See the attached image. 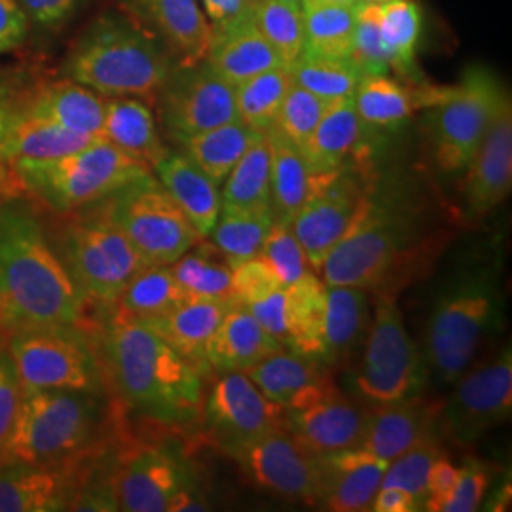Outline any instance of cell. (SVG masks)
<instances>
[{"instance_id":"cell-1","label":"cell","mask_w":512,"mask_h":512,"mask_svg":"<svg viewBox=\"0 0 512 512\" xmlns=\"http://www.w3.org/2000/svg\"><path fill=\"white\" fill-rule=\"evenodd\" d=\"M503 243L488 238L467 245L452 262L431 302L425 329L427 376L452 385L475 363L505 321Z\"/></svg>"},{"instance_id":"cell-2","label":"cell","mask_w":512,"mask_h":512,"mask_svg":"<svg viewBox=\"0 0 512 512\" xmlns=\"http://www.w3.org/2000/svg\"><path fill=\"white\" fill-rule=\"evenodd\" d=\"M84 296L38 220L0 203V330L76 327Z\"/></svg>"},{"instance_id":"cell-3","label":"cell","mask_w":512,"mask_h":512,"mask_svg":"<svg viewBox=\"0 0 512 512\" xmlns=\"http://www.w3.org/2000/svg\"><path fill=\"white\" fill-rule=\"evenodd\" d=\"M103 365L137 414L167 427L200 421L202 374L147 325L112 317L103 334Z\"/></svg>"},{"instance_id":"cell-4","label":"cell","mask_w":512,"mask_h":512,"mask_svg":"<svg viewBox=\"0 0 512 512\" xmlns=\"http://www.w3.org/2000/svg\"><path fill=\"white\" fill-rule=\"evenodd\" d=\"M425 220L408 196L370 188L363 215L319 268L323 283L389 293L423 247Z\"/></svg>"},{"instance_id":"cell-5","label":"cell","mask_w":512,"mask_h":512,"mask_svg":"<svg viewBox=\"0 0 512 512\" xmlns=\"http://www.w3.org/2000/svg\"><path fill=\"white\" fill-rule=\"evenodd\" d=\"M175 59L143 25L122 12H105L74 40L61 73L103 97L154 101Z\"/></svg>"},{"instance_id":"cell-6","label":"cell","mask_w":512,"mask_h":512,"mask_svg":"<svg viewBox=\"0 0 512 512\" xmlns=\"http://www.w3.org/2000/svg\"><path fill=\"white\" fill-rule=\"evenodd\" d=\"M14 169L25 192L57 213H71L103 202L124 186L152 175L148 165L101 137L55 160L14 162Z\"/></svg>"},{"instance_id":"cell-7","label":"cell","mask_w":512,"mask_h":512,"mask_svg":"<svg viewBox=\"0 0 512 512\" xmlns=\"http://www.w3.org/2000/svg\"><path fill=\"white\" fill-rule=\"evenodd\" d=\"M97 425L95 393L21 389L18 416L6 446V461H69L92 444Z\"/></svg>"},{"instance_id":"cell-8","label":"cell","mask_w":512,"mask_h":512,"mask_svg":"<svg viewBox=\"0 0 512 512\" xmlns=\"http://www.w3.org/2000/svg\"><path fill=\"white\" fill-rule=\"evenodd\" d=\"M365 338L363 359L353 376L363 401L374 406L423 393L429 380L425 357L408 334L395 294H376Z\"/></svg>"},{"instance_id":"cell-9","label":"cell","mask_w":512,"mask_h":512,"mask_svg":"<svg viewBox=\"0 0 512 512\" xmlns=\"http://www.w3.org/2000/svg\"><path fill=\"white\" fill-rule=\"evenodd\" d=\"M505 93L494 74L469 67L456 86H446L429 107V141L442 175L458 177L471 162Z\"/></svg>"},{"instance_id":"cell-10","label":"cell","mask_w":512,"mask_h":512,"mask_svg":"<svg viewBox=\"0 0 512 512\" xmlns=\"http://www.w3.org/2000/svg\"><path fill=\"white\" fill-rule=\"evenodd\" d=\"M103 209L145 266H171L202 239L154 175L105 198Z\"/></svg>"},{"instance_id":"cell-11","label":"cell","mask_w":512,"mask_h":512,"mask_svg":"<svg viewBox=\"0 0 512 512\" xmlns=\"http://www.w3.org/2000/svg\"><path fill=\"white\" fill-rule=\"evenodd\" d=\"M61 260L84 298L112 304L129 279L145 268L105 209L74 220L63 230Z\"/></svg>"},{"instance_id":"cell-12","label":"cell","mask_w":512,"mask_h":512,"mask_svg":"<svg viewBox=\"0 0 512 512\" xmlns=\"http://www.w3.org/2000/svg\"><path fill=\"white\" fill-rule=\"evenodd\" d=\"M6 351L23 391L97 393L101 389L99 361L86 338L74 327L14 330Z\"/></svg>"},{"instance_id":"cell-13","label":"cell","mask_w":512,"mask_h":512,"mask_svg":"<svg viewBox=\"0 0 512 512\" xmlns=\"http://www.w3.org/2000/svg\"><path fill=\"white\" fill-rule=\"evenodd\" d=\"M448 401L440 404L442 435L456 444H473L511 418V344L494 359L465 370L454 382Z\"/></svg>"},{"instance_id":"cell-14","label":"cell","mask_w":512,"mask_h":512,"mask_svg":"<svg viewBox=\"0 0 512 512\" xmlns=\"http://www.w3.org/2000/svg\"><path fill=\"white\" fill-rule=\"evenodd\" d=\"M232 459L258 488L306 503H321L325 469L321 454L313 452L287 425H279L249 442Z\"/></svg>"},{"instance_id":"cell-15","label":"cell","mask_w":512,"mask_h":512,"mask_svg":"<svg viewBox=\"0 0 512 512\" xmlns=\"http://www.w3.org/2000/svg\"><path fill=\"white\" fill-rule=\"evenodd\" d=\"M368 194V186L351 165L329 175H313L310 198L291 220V230L313 270H319L351 232L365 211Z\"/></svg>"},{"instance_id":"cell-16","label":"cell","mask_w":512,"mask_h":512,"mask_svg":"<svg viewBox=\"0 0 512 512\" xmlns=\"http://www.w3.org/2000/svg\"><path fill=\"white\" fill-rule=\"evenodd\" d=\"M200 421L211 444L232 458L249 442L285 425V410L266 399L245 372H224L203 397Z\"/></svg>"},{"instance_id":"cell-17","label":"cell","mask_w":512,"mask_h":512,"mask_svg":"<svg viewBox=\"0 0 512 512\" xmlns=\"http://www.w3.org/2000/svg\"><path fill=\"white\" fill-rule=\"evenodd\" d=\"M154 101L165 133L175 143L238 120L234 86L205 61L175 65Z\"/></svg>"},{"instance_id":"cell-18","label":"cell","mask_w":512,"mask_h":512,"mask_svg":"<svg viewBox=\"0 0 512 512\" xmlns=\"http://www.w3.org/2000/svg\"><path fill=\"white\" fill-rule=\"evenodd\" d=\"M118 511L165 512L179 495L200 488L190 463L177 452L148 446L120 459L110 475Z\"/></svg>"},{"instance_id":"cell-19","label":"cell","mask_w":512,"mask_h":512,"mask_svg":"<svg viewBox=\"0 0 512 512\" xmlns=\"http://www.w3.org/2000/svg\"><path fill=\"white\" fill-rule=\"evenodd\" d=\"M465 217L482 219L511 194L512 188V103L503 93L494 118L465 171L461 173Z\"/></svg>"},{"instance_id":"cell-20","label":"cell","mask_w":512,"mask_h":512,"mask_svg":"<svg viewBox=\"0 0 512 512\" xmlns=\"http://www.w3.org/2000/svg\"><path fill=\"white\" fill-rule=\"evenodd\" d=\"M120 6L164 44L177 65L205 61L213 29L198 0H120Z\"/></svg>"},{"instance_id":"cell-21","label":"cell","mask_w":512,"mask_h":512,"mask_svg":"<svg viewBox=\"0 0 512 512\" xmlns=\"http://www.w3.org/2000/svg\"><path fill=\"white\" fill-rule=\"evenodd\" d=\"M368 408L332 387L310 403L285 410V425L317 454L357 448L365 435Z\"/></svg>"},{"instance_id":"cell-22","label":"cell","mask_w":512,"mask_h":512,"mask_svg":"<svg viewBox=\"0 0 512 512\" xmlns=\"http://www.w3.org/2000/svg\"><path fill=\"white\" fill-rule=\"evenodd\" d=\"M73 478L65 461H6L0 465V512L67 511L78 492Z\"/></svg>"},{"instance_id":"cell-23","label":"cell","mask_w":512,"mask_h":512,"mask_svg":"<svg viewBox=\"0 0 512 512\" xmlns=\"http://www.w3.org/2000/svg\"><path fill=\"white\" fill-rule=\"evenodd\" d=\"M440 404L423 395L395 403L374 404L368 412L361 448L374 458L393 461L420 440L433 435Z\"/></svg>"},{"instance_id":"cell-24","label":"cell","mask_w":512,"mask_h":512,"mask_svg":"<svg viewBox=\"0 0 512 512\" xmlns=\"http://www.w3.org/2000/svg\"><path fill=\"white\" fill-rule=\"evenodd\" d=\"M245 374L266 399L283 410L310 403L336 387L329 366L289 348L277 349Z\"/></svg>"},{"instance_id":"cell-25","label":"cell","mask_w":512,"mask_h":512,"mask_svg":"<svg viewBox=\"0 0 512 512\" xmlns=\"http://www.w3.org/2000/svg\"><path fill=\"white\" fill-rule=\"evenodd\" d=\"M325 492L321 503L334 512L370 511L382 486L387 461L374 458L361 446L321 454Z\"/></svg>"},{"instance_id":"cell-26","label":"cell","mask_w":512,"mask_h":512,"mask_svg":"<svg viewBox=\"0 0 512 512\" xmlns=\"http://www.w3.org/2000/svg\"><path fill=\"white\" fill-rule=\"evenodd\" d=\"M230 304L232 302L190 298L160 317L143 321V325L158 332L202 376H207L211 374L207 348Z\"/></svg>"},{"instance_id":"cell-27","label":"cell","mask_w":512,"mask_h":512,"mask_svg":"<svg viewBox=\"0 0 512 512\" xmlns=\"http://www.w3.org/2000/svg\"><path fill=\"white\" fill-rule=\"evenodd\" d=\"M281 348L274 336L258 325L251 311L232 302L209 342L207 361L211 372L217 374L247 372Z\"/></svg>"},{"instance_id":"cell-28","label":"cell","mask_w":512,"mask_h":512,"mask_svg":"<svg viewBox=\"0 0 512 512\" xmlns=\"http://www.w3.org/2000/svg\"><path fill=\"white\" fill-rule=\"evenodd\" d=\"M152 171L200 238H209L222 207L219 184L213 183L181 150H169Z\"/></svg>"},{"instance_id":"cell-29","label":"cell","mask_w":512,"mask_h":512,"mask_svg":"<svg viewBox=\"0 0 512 512\" xmlns=\"http://www.w3.org/2000/svg\"><path fill=\"white\" fill-rule=\"evenodd\" d=\"M368 291L361 287H327L325 315L321 330V363L338 366L346 363L363 342L370 325Z\"/></svg>"},{"instance_id":"cell-30","label":"cell","mask_w":512,"mask_h":512,"mask_svg":"<svg viewBox=\"0 0 512 512\" xmlns=\"http://www.w3.org/2000/svg\"><path fill=\"white\" fill-rule=\"evenodd\" d=\"M365 133L353 97L329 103L321 120L300 147L311 175H329L349 165Z\"/></svg>"},{"instance_id":"cell-31","label":"cell","mask_w":512,"mask_h":512,"mask_svg":"<svg viewBox=\"0 0 512 512\" xmlns=\"http://www.w3.org/2000/svg\"><path fill=\"white\" fill-rule=\"evenodd\" d=\"M101 139L124 150L150 169L169 152L165 147L154 112L139 97H105V120Z\"/></svg>"},{"instance_id":"cell-32","label":"cell","mask_w":512,"mask_h":512,"mask_svg":"<svg viewBox=\"0 0 512 512\" xmlns=\"http://www.w3.org/2000/svg\"><path fill=\"white\" fill-rule=\"evenodd\" d=\"M21 109L46 118L74 133L101 137L105 120V97L69 78L42 86Z\"/></svg>"},{"instance_id":"cell-33","label":"cell","mask_w":512,"mask_h":512,"mask_svg":"<svg viewBox=\"0 0 512 512\" xmlns=\"http://www.w3.org/2000/svg\"><path fill=\"white\" fill-rule=\"evenodd\" d=\"M205 63L234 88L256 74L283 67L272 46L256 29L253 18L226 33L213 35Z\"/></svg>"},{"instance_id":"cell-34","label":"cell","mask_w":512,"mask_h":512,"mask_svg":"<svg viewBox=\"0 0 512 512\" xmlns=\"http://www.w3.org/2000/svg\"><path fill=\"white\" fill-rule=\"evenodd\" d=\"M99 137L74 133L35 116L18 105L2 145V158L10 164L21 160H55L92 145Z\"/></svg>"},{"instance_id":"cell-35","label":"cell","mask_w":512,"mask_h":512,"mask_svg":"<svg viewBox=\"0 0 512 512\" xmlns=\"http://www.w3.org/2000/svg\"><path fill=\"white\" fill-rule=\"evenodd\" d=\"M353 105L363 133H385L401 128L421 109L420 92L389 74H363L353 93Z\"/></svg>"},{"instance_id":"cell-36","label":"cell","mask_w":512,"mask_h":512,"mask_svg":"<svg viewBox=\"0 0 512 512\" xmlns=\"http://www.w3.org/2000/svg\"><path fill=\"white\" fill-rule=\"evenodd\" d=\"M270 145V190L275 220L289 222L310 198L313 175L302 150L277 129L266 131Z\"/></svg>"},{"instance_id":"cell-37","label":"cell","mask_w":512,"mask_h":512,"mask_svg":"<svg viewBox=\"0 0 512 512\" xmlns=\"http://www.w3.org/2000/svg\"><path fill=\"white\" fill-rule=\"evenodd\" d=\"M327 285L321 277L308 272L285 287V327L287 344L311 359L321 361V330L325 315Z\"/></svg>"},{"instance_id":"cell-38","label":"cell","mask_w":512,"mask_h":512,"mask_svg":"<svg viewBox=\"0 0 512 512\" xmlns=\"http://www.w3.org/2000/svg\"><path fill=\"white\" fill-rule=\"evenodd\" d=\"M186 300L190 296L184 293L169 266H145L129 279L110 306H114L112 317L143 323L181 306Z\"/></svg>"},{"instance_id":"cell-39","label":"cell","mask_w":512,"mask_h":512,"mask_svg":"<svg viewBox=\"0 0 512 512\" xmlns=\"http://www.w3.org/2000/svg\"><path fill=\"white\" fill-rule=\"evenodd\" d=\"M220 209L260 211L272 209L270 190V145L266 131L256 133L253 143L224 179Z\"/></svg>"},{"instance_id":"cell-40","label":"cell","mask_w":512,"mask_h":512,"mask_svg":"<svg viewBox=\"0 0 512 512\" xmlns=\"http://www.w3.org/2000/svg\"><path fill=\"white\" fill-rule=\"evenodd\" d=\"M256 133L260 131H253L243 122L234 120L190 135L181 139L177 145L181 147L184 156H188L213 183L220 186L253 143Z\"/></svg>"},{"instance_id":"cell-41","label":"cell","mask_w":512,"mask_h":512,"mask_svg":"<svg viewBox=\"0 0 512 512\" xmlns=\"http://www.w3.org/2000/svg\"><path fill=\"white\" fill-rule=\"evenodd\" d=\"M423 29V10L416 0H387L380 4V33L389 71L418 80L416 52Z\"/></svg>"},{"instance_id":"cell-42","label":"cell","mask_w":512,"mask_h":512,"mask_svg":"<svg viewBox=\"0 0 512 512\" xmlns=\"http://www.w3.org/2000/svg\"><path fill=\"white\" fill-rule=\"evenodd\" d=\"M275 217L272 209L234 211L220 209L219 219L211 232L213 243L224 260L234 268L262 253Z\"/></svg>"},{"instance_id":"cell-43","label":"cell","mask_w":512,"mask_h":512,"mask_svg":"<svg viewBox=\"0 0 512 512\" xmlns=\"http://www.w3.org/2000/svg\"><path fill=\"white\" fill-rule=\"evenodd\" d=\"M169 268L190 298L234 302L232 266L220 255L217 247L194 245Z\"/></svg>"},{"instance_id":"cell-44","label":"cell","mask_w":512,"mask_h":512,"mask_svg":"<svg viewBox=\"0 0 512 512\" xmlns=\"http://www.w3.org/2000/svg\"><path fill=\"white\" fill-rule=\"evenodd\" d=\"M306 48L304 54L349 59L355 6H340L321 0H302Z\"/></svg>"},{"instance_id":"cell-45","label":"cell","mask_w":512,"mask_h":512,"mask_svg":"<svg viewBox=\"0 0 512 512\" xmlns=\"http://www.w3.org/2000/svg\"><path fill=\"white\" fill-rule=\"evenodd\" d=\"M293 86L291 71L274 67L234 88L238 120L253 131H268L275 124L285 95Z\"/></svg>"},{"instance_id":"cell-46","label":"cell","mask_w":512,"mask_h":512,"mask_svg":"<svg viewBox=\"0 0 512 512\" xmlns=\"http://www.w3.org/2000/svg\"><path fill=\"white\" fill-rule=\"evenodd\" d=\"M253 21L260 35L272 46L279 63L285 69H291V65L304 54L306 48L302 2L258 0Z\"/></svg>"},{"instance_id":"cell-47","label":"cell","mask_w":512,"mask_h":512,"mask_svg":"<svg viewBox=\"0 0 512 512\" xmlns=\"http://www.w3.org/2000/svg\"><path fill=\"white\" fill-rule=\"evenodd\" d=\"M289 71L296 86L327 103L353 97L361 80V73L349 59L325 55L302 54Z\"/></svg>"},{"instance_id":"cell-48","label":"cell","mask_w":512,"mask_h":512,"mask_svg":"<svg viewBox=\"0 0 512 512\" xmlns=\"http://www.w3.org/2000/svg\"><path fill=\"white\" fill-rule=\"evenodd\" d=\"M442 456V448L435 437H427L408 448L399 458L387 463L382 486H393L414 495L421 511L427 499V476L435 459ZM380 486V488H382Z\"/></svg>"},{"instance_id":"cell-49","label":"cell","mask_w":512,"mask_h":512,"mask_svg":"<svg viewBox=\"0 0 512 512\" xmlns=\"http://www.w3.org/2000/svg\"><path fill=\"white\" fill-rule=\"evenodd\" d=\"M349 61L363 74H389V59L380 33V6L357 4Z\"/></svg>"},{"instance_id":"cell-50","label":"cell","mask_w":512,"mask_h":512,"mask_svg":"<svg viewBox=\"0 0 512 512\" xmlns=\"http://www.w3.org/2000/svg\"><path fill=\"white\" fill-rule=\"evenodd\" d=\"M327 107V101L319 99L317 95L296 86L293 82L279 109L274 128L300 148L310 137L311 131L315 129Z\"/></svg>"},{"instance_id":"cell-51","label":"cell","mask_w":512,"mask_h":512,"mask_svg":"<svg viewBox=\"0 0 512 512\" xmlns=\"http://www.w3.org/2000/svg\"><path fill=\"white\" fill-rule=\"evenodd\" d=\"M260 256L270 264L283 287L291 285L302 275L310 272V262L294 236L289 222L275 220L268 238L264 241Z\"/></svg>"},{"instance_id":"cell-52","label":"cell","mask_w":512,"mask_h":512,"mask_svg":"<svg viewBox=\"0 0 512 512\" xmlns=\"http://www.w3.org/2000/svg\"><path fill=\"white\" fill-rule=\"evenodd\" d=\"M492 473L480 459L469 458L459 467L458 480L452 492L446 495L435 512H473L480 509L484 495L488 494Z\"/></svg>"},{"instance_id":"cell-53","label":"cell","mask_w":512,"mask_h":512,"mask_svg":"<svg viewBox=\"0 0 512 512\" xmlns=\"http://www.w3.org/2000/svg\"><path fill=\"white\" fill-rule=\"evenodd\" d=\"M283 287L270 264L256 256L232 268V296L234 302L249 306Z\"/></svg>"},{"instance_id":"cell-54","label":"cell","mask_w":512,"mask_h":512,"mask_svg":"<svg viewBox=\"0 0 512 512\" xmlns=\"http://www.w3.org/2000/svg\"><path fill=\"white\" fill-rule=\"evenodd\" d=\"M21 403V384L6 349H0V459H6V446L12 437Z\"/></svg>"},{"instance_id":"cell-55","label":"cell","mask_w":512,"mask_h":512,"mask_svg":"<svg viewBox=\"0 0 512 512\" xmlns=\"http://www.w3.org/2000/svg\"><path fill=\"white\" fill-rule=\"evenodd\" d=\"M258 0H202L203 14L213 35L226 33L253 18Z\"/></svg>"},{"instance_id":"cell-56","label":"cell","mask_w":512,"mask_h":512,"mask_svg":"<svg viewBox=\"0 0 512 512\" xmlns=\"http://www.w3.org/2000/svg\"><path fill=\"white\" fill-rule=\"evenodd\" d=\"M31 19L19 0H0V54L16 52L29 35Z\"/></svg>"},{"instance_id":"cell-57","label":"cell","mask_w":512,"mask_h":512,"mask_svg":"<svg viewBox=\"0 0 512 512\" xmlns=\"http://www.w3.org/2000/svg\"><path fill=\"white\" fill-rule=\"evenodd\" d=\"M258 321V325L272 334L275 340L285 348L287 327H285V287H279L274 293L245 306Z\"/></svg>"},{"instance_id":"cell-58","label":"cell","mask_w":512,"mask_h":512,"mask_svg":"<svg viewBox=\"0 0 512 512\" xmlns=\"http://www.w3.org/2000/svg\"><path fill=\"white\" fill-rule=\"evenodd\" d=\"M29 19L42 29H57L73 16L80 0H19Z\"/></svg>"},{"instance_id":"cell-59","label":"cell","mask_w":512,"mask_h":512,"mask_svg":"<svg viewBox=\"0 0 512 512\" xmlns=\"http://www.w3.org/2000/svg\"><path fill=\"white\" fill-rule=\"evenodd\" d=\"M370 511L374 512H416L421 511L416 497L401 488L382 486L374 497Z\"/></svg>"},{"instance_id":"cell-60","label":"cell","mask_w":512,"mask_h":512,"mask_svg":"<svg viewBox=\"0 0 512 512\" xmlns=\"http://www.w3.org/2000/svg\"><path fill=\"white\" fill-rule=\"evenodd\" d=\"M16 109H18V103H16L14 95L10 92V88L0 82V169L4 165L10 164V162H6L2 158V145H4V137L8 133V128H10V122H12L14 114H16Z\"/></svg>"},{"instance_id":"cell-61","label":"cell","mask_w":512,"mask_h":512,"mask_svg":"<svg viewBox=\"0 0 512 512\" xmlns=\"http://www.w3.org/2000/svg\"><path fill=\"white\" fill-rule=\"evenodd\" d=\"M321 2H329V4H340V6H357L359 0H321Z\"/></svg>"},{"instance_id":"cell-62","label":"cell","mask_w":512,"mask_h":512,"mask_svg":"<svg viewBox=\"0 0 512 512\" xmlns=\"http://www.w3.org/2000/svg\"><path fill=\"white\" fill-rule=\"evenodd\" d=\"M387 0H359V4H374V6H380V4H385Z\"/></svg>"},{"instance_id":"cell-63","label":"cell","mask_w":512,"mask_h":512,"mask_svg":"<svg viewBox=\"0 0 512 512\" xmlns=\"http://www.w3.org/2000/svg\"><path fill=\"white\" fill-rule=\"evenodd\" d=\"M294 2H302V0H294Z\"/></svg>"}]
</instances>
